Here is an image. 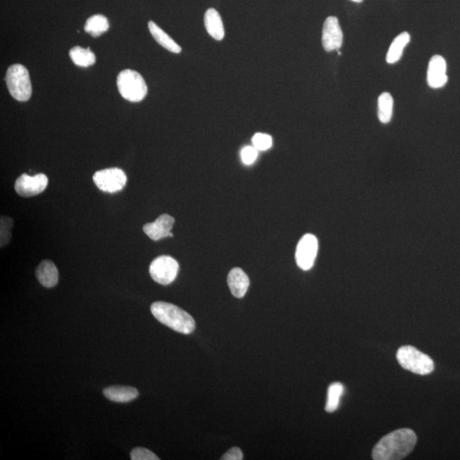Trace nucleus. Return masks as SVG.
Returning a JSON list of instances; mask_svg holds the SVG:
<instances>
[{"instance_id":"7","label":"nucleus","mask_w":460,"mask_h":460,"mask_svg":"<svg viewBox=\"0 0 460 460\" xmlns=\"http://www.w3.org/2000/svg\"><path fill=\"white\" fill-rule=\"evenodd\" d=\"M93 180L99 189L104 192L115 193L126 186L127 176L122 169L109 168L95 172Z\"/></svg>"},{"instance_id":"15","label":"nucleus","mask_w":460,"mask_h":460,"mask_svg":"<svg viewBox=\"0 0 460 460\" xmlns=\"http://www.w3.org/2000/svg\"><path fill=\"white\" fill-rule=\"evenodd\" d=\"M205 27L207 33L216 41H222L225 38L224 23L219 13L214 8L208 9L204 17Z\"/></svg>"},{"instance_id":"24","label":"nucleus","mask_w":460,"mask_h":460,"mask_svg":"<svg viewBox=\"0 0 460 460\" xmlns=\"http://www.w3.org/2000/svg\"><path fill=\"white\" fill-rule=\"evenodd\" d=\"M130 459L133 460H159L160 458L153 452L147 448H136L130 452Z\"/></svg>"},{"instance_id":"1","label":"nucleus","mask_w":460,"mask_h":460,"mask_svg":"<svg viewBox=\"0 0 460 460\" xmlns=\"http://www.w3.org/2000/svg\"><path fill=\"white\" fill-rule=\"evenodd\" d=\"M416 434L411 429H399L387 435L375 446L374 460H399L406 457L415 447Z\"/></svg>"},{"instance_id":"25","label":"nucleus","mask_w":460,"mask_h":460,"mask_svg":"<svg viewBox=\"0 0 460 460\" xmlns=\"http://www.w3.org/2000/svg\"><path fill=\"white\" fill-rule=\"evenodd\" d=\"M13 226V221L12 218L7 217L1 218V246H5L8 244L12 238V233L10 229Z\"/></svg>"},{"instance_id":"18","label":"nucleus","mask_w":460,"mask_h":460,"mask_svg":"<svg viewBox=\"0 0 460 460\" xmlns=\"http://www.w3.org/2000/svg\"><path fill=\"white\" fill-rule=\"evenodd\" d=\"M148 30H150L152 36L154 37V40L163 46V47L168 49L169 51L176 53V54L182 51V48L165 31H163L157 23L154 22L148 23Z\"/></svg>"},{"instance_id":"21","label":"nucleus","mask_w":460,"mask_h":460,"mask_svg":"<svg viewBox=\"0 0 460 460\" xmlns=\"http://www.w3.org/2000/svg\"><path fill=\"white\" fill-rule=\"evenodd\" d=\"M109 27L107 17L102 15H95L90 17L84 25V30L91 36L98 37L106 33Z\"/></svg>"},{"instance_id":"6","label":"nucleus","mask_w":460,"mask_h":460,"mask_svg":"<svg viewBox=\"0 0 460 460\" xmlns=\"http://www.w3.org/2000/svg\"><path fill=\"white\" fill-rule=\"evenodd\" d=\"M179 265L174 258L161 256L155 258L150 266V274L154 281L161 285H169L175 281Z\"/></svg>"},{"instance_id":"12","label":"nucleus","mask_w":460,"mask_h":460,"mask_svg":"<svg viewBox=\"0 0 460 460\" xmlns=\"http://www.w3.org/2000/svg\"><path fill=\"white\" fill-rule=\"evenodd\" d=\"M175 219L172 216L163 214L157 220L143 226V231L153 240H160L171 235Z\"/></svg>"},{"instance_id":"23","label":"nucleus","mask_w":460,"mask_h":460,"mask_svg":"<svg viewBox=\"0 0 460 460\" xmlns=\"http://www.w3.org/2000/svg\"><path fill=\"white\" fill-rule=\"evenodd\" d=\"M272 137L268 134L257 133L253 137V146L257 150L265 151L268 150L272 146Z\"/></svg>"},{"instance_id":"13","label":"nucleus","mask_w":460,"mask_h":460,"mask_svg":"<svg viewBox=\"0 0 460 460\" xmlns=\"http://www.w3.org/2000/svg\"><path fill=\"white\" fill-rule=\"evenodd\" d=\"M228 285L232 295L237 299H242L249 288L250 279L242 268H235L229 272Z\"/></svg>"},{"instance_id":"28","label":"nucleus","mask_w":460,"mask_h":460,"mask_svg":"<svg viewBox=\"0 0 460 460\" xmlns=\"http://www.w3.org/2000/svg\"><path fill=\"white\" fill-rule=\"evenodd\" d=\"M349 1H352V2H354V3H363V2L364 1V0H349Z\"/></svg>"},{"instance_id":"2","label":"nucleus","mask_w":460,"mask_h":460,"mask_svg":"<svg viewBox=\"0 0 460 460\" xmlns=\"http://www.w3.org/2000/svg\"><path fill=\"white\" fill-rule=\"evenodd\" d=\"M151 312L161 323L179 334H190L196 329L194 318L174 304L155 302L151 306Z\"/></svg>"},{"instance_id":"20","label":"nucleus","mask_w":460,"mask_h":460,"mask_svg":"<svg viewBox=\"0 0 460 460\" xmlns=\"http://www.w3.org/2000/svg\"><path fill=\"white\" fill-rule=\"evenodd\" d=\"M69 55L74 65L83 68L92 66L95 62V56L90 48L84 49L76 46L70 49Z\"/></svg>"},{"instance_id":"4","label":"nucleus","mask_w":460,"mask_h":460,"mask_svg":"<svg viewBox=\"0 0 460 460\" xmlns=\"http://www.w3.org/2000/svg\"><path fill=\"white\" fill-rule=\"evenodd\" d=\"M396 359L402 367L413 373L427 375L434 371L433 360L429 356L419 352L415 347L409 345L401 347L396 353Z\"/></svg>"},{"instance_id":"17","label":"nucleus","mask_w":460,"mask_h":460,"mask_svg":"<svg viewBox=\"0 0 460 460\" xmlns=\"http://www.w3.org/2000/svg\"><path fill=\"white\" fill-rule=\"evenodd\" d=\"M411 41V35L408 32H403L394 38L388 49L387 62L389 65H395L402 58L403 51Z\"/></svg>"},{"instance_id":"26","label":"nucleus","mask_w":460,"mask_h":460,"mask_svg":"<svg viewBox=\"0 0 460 460\" xmlns=\"http://www.w3.org/2000/svg\"><path fill=\"white\" fill-rule=\"evenodd\" d=\"M257 158V150L256 148L247 146L242 151V160L244 164L249 165L253 164Z\"/></svg>"},{"instance_id":"8","label":"nucleus","mask_w":460,"mask_h":460,"mask_svg":"<svg viewBox=\"0 0 460 460\" xmlns=\"http://www.w3.org/2000/svg\"><path fill=\"white\" fill-rule=\"evenodd\" d=\"M318 253V240L316 236L307 233L299 240L296 249V263L303 271H310L314 266Z\"/></svg>"},{"instance_id":"14","label":"nucleus","mask_w":460,"mask_h":460,"mask_svg":"<svg viewBox=\"0 0 460 460\" xmlns=\"http://www.w3.org/2000/svg\"><path fill=\"white\" fill-rule=\"evenodd\" d=\"M36 276L38 281L45 288H54L58 283V271L51 261H42L37 268Z\"/></svg>"},{"instance_id":"3","label":"nucleus","mask_w":460,"mask_h":460,"mask_svg":"<svg viewBox=\"0 0 460 460\" xmlns=\"http://www.w3.org/2000/svg\"><path fill=\"white\" fill-rule=\"evenodd\" d=\"M117 87L120 95L132 102L143 101L148 94L147 84L143 76L132 69L123 70L119 73Z\"/></svg>"},{"instance_id":"9","label":"nucleus","mask_w":460,"mask_h":460,"mask_svg":"<svg viewBox=\"0 0 460 460\" xmlns=\"http://www.w3.org/2000/svg\"><path fill=\"white\" fill-rule=\"evenodd\" d=\"M344 35L336 16H328L322 28V46L325 51H338L342 47Z\"/></svg>"},{"instance_id":"29","label":"nucleus","mask_w":460,"mask_h":460,"mask_svg":"<svg viewBox=\"0 0 460 460\" xmlns=\"http://www.w3.org/2000/svg\"><path fill=\"white\" fill-rule=\"evenodd\" d=\"M338 56H341V55H342V53H341V51H339V49H338Z\"/></svg>"},{"instance_id":"5","label":"nucleus","mask_w":460,"mask_h":460,"mask_svg":"<svg viewBox=\"0 0 460 460\" xmlns=\"http://www.w3.org/2000/svg\"><path fill=\"white\" fill-rule=\"evenodd\" d=\"M7 88L16 100L27 102L32 95V84L28 70L22 65L10 66L6 72Z\"/></svg>"},{"instance_id":"22","label":"nucleus","mask_w":460,"mask_h":460,"mask_svg":"<svg viewBox=\"0 0 460 460\" xmlns=\"http://www.w3.org/2000/svg\"><path fill=\"white\" fill-rule=\"evenodd\" d=\"M344 387L341 383L336 382L332 384L328 388L327 405H325V411L327 413H334L338 409L339 401H341L343 393H344Z\"/></svg>"},{"instance_id":"10","label":"nucleus","mask_w":460,"mask_h":460,"mask_svg":"<svg viewBox=\"0 0 460 460\" xmlns=\"http://www.w3.org/2000/svg\"><path fill=\"white\" fill-rule=\"evenodd\" d=\"M47 185V176L42 173L34 176L23 174L17 179L15 189L21 196L32 197L44 192Z\"/></svg>"},{"instance_id":"19","label":"nucleus","mask_w":460,"mask_h":460,"mask_svg":"<svg viewBox=\"0 0 460 460\" xmlns=\"http://www.w3.org/2000/svg\"><path fill=\"white\" fill-rule=\"evenodd\" d=\"M394 111V99L389 92H383L378 98V118L382 124L391 122Z\"/></svg>"},{"instance_id":"11","label":"nucleus","mask_w":460,"mask_h":460,"mask_svg":"<svg viewBox=\"0 0 460 460\" xmlns=\"http://www.w3.org/2000/svg\"><path fill=\"white\" fill-rule=\"evenodd\" d=\"M447 62L444 56L435 55L430 58L427 70V84L433 89H440L448 83Z\"/></svg>"},{"instance_id":"27","label":"nucleus","mask_w":460,"mask_h":460,"mask_svg":"<svg viewBox=\"0 0 460 460\" xmlns=\"http://www.w3.org/2000/svg\"><path fill=\"white\" fill-rule=\"evenodd\" d=\"M243 454L240 448L235 447L230 448L229 451L226 452L221 459L222 460H242L243 459Z\"/></svg>"},{"instance_id":"16","label":"nucleus","mask_w":460,"mask_h":460,"mask_svg":"<svg viewBox=\"0 0 460 460\" xmlns=\"http://www.w3.org/2000/svg\"><path fill=\"white\" fill-rule=\"evenodd\" d=\"M104 395L112 402L126 403L135 400L139 392L130 387H111L104 389Z\"/></svg>"}]
</instances>
